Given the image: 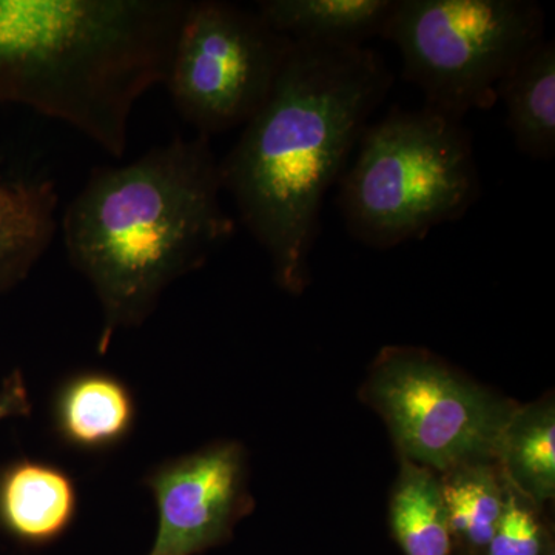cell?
<instances>
[{"label":"cell","instance_id":"6da1fadb","mask_svg":"<svg viewBox=\"0 0 555 555\" xmlns=\"http://www.w3.org/2000/svg\"><path fill=\"white\" fill-rule=\"evenodd\" d=\"M392 82L367 47L292 42L268 100L219 160L222 189L284 291L308 286L324 196Z\"/></svg>","mask_w":555,"mask_h":555},{"label":"cell","instance_id":"7a4b0ae2","mask_svg":"<svg viewBox=\"0 0 555 555\" xmlns=\"http://www.w3.org/2000/svg\"><path fill=\"white\" fill-rule=\"evenodd\" d=\"M208 138L177 137L122 166L96 169L60 219L73 268L101 308L98 352L142 326L160 297L232 238Z\"/></svg>","mask_w":555,"mask_h":555},{"label":"cell","instance_id":"3957f363","mask_svg":"<svg viewBox=\"0 0 555 555\" xmlns=\"http://www.w3.org/2000/svg\"><path fill=\"white\" fill-rule=\"evenodd\" d=\"M339 208L353 238L390 248L459 221L477 203L480 173L463 120L396 108L369 124L343 173Z\"/></svg>","mask_w":555,"mask_h":555},{"label":"cell","instance_id":"277c9868","mask_svg":"<svg viewBox=\"0 0 555 555\" xmlns=\"http://www.w3.org/2000/svg\"><path fill=\"white\" fill-rule=\"evenodd\" d=\"M382 36L425 107L463 120L499 101L506 76L545 39V13L532 0H396Z\"/></svg>","mask_w":555,"mask_h":555},{"label":"cell","instance_id":"5b68a950","mask_svg":"<svg viewBox=\"0 0 555 555\" xmlns=\"http://www.w3.org/2000/svg\"><path fill=\"white\" fill-rule=\"evenodd\" d=\"M367 392L403 460L436 474L495 462L500 437L517 408L425 350L408 347L383 350Z\"/></svg>","mask_w":555,"mask_h":555},{"label":"cell","instance_id":"8992f818","mask_svg":"<svg viewBox=\"0 0 555 555\" xmlns=\"http://www.w3.org/2000/svg\"><path fill=\"white\" fill-rule=\"evenodd\" d=\"M291 46L257 10L189 2L164 86L179 116L210 138L244 126L258 112Z\"/></svg>","mask_w":555,"mask_h":555},{"label":"cell","instance_id":"52a82bcc","mask_svg":"<svg viewBox=\"0 0 555 555\" xmlns=\"http://www.w3.org/2000/svg\"><path fill=\"white\" fill-rule=\"evenodd\" d=\"M144 485L158 509L149 555H196L221 545L251 505L246 452L233 441L167 460Z\"/></svg>","mask_w":555,"mask_h":555},{"label":"cell","instance_id":"ba28073f","mask_svg":"<svg viewBox=\"0 0 555 555\" xmlns=\"http://www.w3.org/2000/svg\"><path fill=\"white\" fill-rule=\"evenodd\" d=\"M78 506L75 480L56 465L22 459L0 470V526L25 545L60 539L75 521Z\"/></svg>","mask_w":555,"mask_h":555},{"label":"cell","instance_id":"9c48e42d","mask_svg":"<svg viewBox=\"0 0 555 555\" xmlns=\"http://www.w3.org/2000/svg\"><path fill=\"white\" fill-rule=\"evenodd\" d=\"M60 195L50 179L0 169V295L25 280L60 230Z\"/></svg>","mask_w":555,"mask_h":555},{"label":"cell","instance_id":"30bf717a","mask_svg":"<svg viewBox=\"0 0 555 555\" xmlns=\"http://www.w3.org/2000/svg\"><path fill=\"white\" fill-rule=\"evenodd\" d=\"M54 426L69 447L104 451L122 443L137 422V401L126 383L107 372H79L54 397Z\"/></svg>","mask_w":555,"mask_h":555},{"label":"cell","instance_id":"8fae6325","mask_svg":"<svg viewBox=\"0 0 555 555\" xmlns=\"http://www.w3.org/2000/svg\"><path fill=\"white\" fill-rule=\"evenodd\" d=\"M396 0H261V20L292 42L364 46L382 36Z\"/></svg>","mask_w":555,"mask_h":555},{"label":"cell","instance_id":"7c38bea8","mask_svg":"<svg viewBox=\"0 0 555 555\" xmlns=\"http://www.w3.org/2000/svg\"><path fill=\"white\" fill-rule=\"evenodd\" d=\"M517 149L528 158L555 156V46L543 39L518 62L499 89Z\"/></svg>","mask_w":555,"mask_h":555},{"label":"cell","instance_id":"4fadbf2b","mask_svg":"<svg viewBox=\"0 0 555 555\" xmlns=\"http://www.w3.org/2000/svg\"><path fill=\"white\" fill-rule=\"evenodd\" d=\"M495 462L505 483L531 505L555 494V411L551 401L516 408L507 420Z\"/></svg>","mask_w":555,"mask_h":555},{"label":"cell","instance_id":"5bb4252c","mask_svg":"<svg viewBox=\"0 0 555 555\" xmlns=\"http://www.w3.org/2000/svg\"><path fill=\"white\" fill-rule=\"evenodd\" d=\"M390 524L404 554L451 555L454 535L434 470L403 460L390 502Z\"/></svg>","mask_w":555,"mask_h":555},{"label":"cell","instance_id":"9a60e30c","mask_svg":"<svg viewBox=\"0 0 555 555\" xmlns=\"http://www.w3.org/2000/svg\"><path fill=\"white\" fill-rule=\"evenodd\" d=\"M440 481L452 535L486 551L505 507L506 485L500 473L492 463H474L449 470Z\"/></svg>","mask_w":555,"mask_h":555},{"label":"cell","instance_id":"2e32d148","mask_svg":"<svg viewBox=\"0 0 555 555\" xmlns=\"http://www.w3.org/2000/svg\"><path fill=\"white\" fill-rule=\"evenodd\" d=\"M529 505L531 503L506 485L505 507L494 535L486 547V554L543 555L545 535L539 518Z\"/></svg>","mask_w":555,"mask_h":555},{"label":"cell","instance_id":"e0dca14e","mask_svg":"<svg viewBox=\"0 0 555 555\" xmlns=\"http://www.w3.org/2000/svg\"><path fill=\"white\" fill-rule=\"evenodd\" d=\"M31 414L30 392L20 369L11 372L0 386V423Z\"/></svg>","mask_w":555,"mask_h":555}]
</instances>
